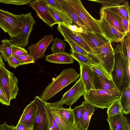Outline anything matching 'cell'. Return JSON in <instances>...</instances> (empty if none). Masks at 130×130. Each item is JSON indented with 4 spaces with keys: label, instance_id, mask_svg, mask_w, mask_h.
<instances>
[{
    "label": "cell",
    "instance_id": "18",
    "mask_svg": "<svg viewBox=\"0 0 130 130\" xmlns=\"http://www.w3.org/2000/svg\"><path fill=\"white\" fill-rule=\"evenodd\" d=\"M91 76L95 90H107L117 88L112 80H109L98 75L92 70Z\"/></svg>",
    "mask_w": 130,
    "mask_h": 130
},
{
    "label": "cell",
    "instance_id": "4",
    "mask_svg": "<svg viewBox=\"0 0 130 130\" xmlns=\"http://www.w3.org/2000/svg\"><path fill=\"white\" fill-rule=\"evenodd\" d=\"M68 7L94 33L103 35L99 20L93 18L88 13L80 0H63Z\"/></svg>",
    "mask_w": 130,
    "mask_h": 130
},
{
    "label": "cell",
    "instance_id": "48",
    "mask_svg": "<svg viewBox=\"0 0 130 130\" xmlns=\"http://www.w3.org/2000/svg\"><path fill=\"white\" fill-rule=\"evenodd\" d=\"M0 130H16L15 126L12 125H8L4 122L0 125Z\"/></svg>",
    "mask_w": 130,
    "mask_h": 130
},
{
    "label": "cell",
    "instance_id": "14",
    "mask_svg": "<svg viewBox=\"0 0 130 130\" xmlns=\"http://www.w3.org/2000/svg\"><path fill=\"white\" fill-rule=\"evenodd\" d=\"M57 29L64 38L72 40L88 53H92V51L80 35L79 33L73 32L66 26L58 24Z\"/></svg>",
    "mask_w": 130,
    "mask_h": 130
},
{
    "label": "cell",
    "instance_id": "2",
    "mask_svg": "<svg viewBox=\"0 0 130 130\" xmlns=\"http://www.w3.org/2000/svg\"><path fill=\"white\" fill-rule=\"evenodd\" d=\"M74 69H65L53 79L42 92L40 98L46 102L67 86L76 81L80 76Z\"/></svg>",
    "mask_w": 130,
    "mask_h": 130
},
{
    "label": "cell",
    "instance_id": "22",
    "mask_svg": "<svg viewBox=\"0 0 130 130\" xmlns=\"http://www.w3.org/2000/svg\"><path fill=\"white\" fill-rule=\"evenodd\" d=\"M79 33L91 49L92 52L91 54L99 55L101 53L95 33L86 31L85 33Z\"/></svg>",
    "mask_w": 130,
    "mask_h": 130
},
{
    "label": "cell",
    "instance_id": "16",
    "mask_svg": "<svg viewBox=\"0 0 130 130\" xmlns=\"http://www.w3.org/2000/svg\"><path fill=\"white\" fill-rule=\"evenodd\" d=\"M106 120L110 130H130L128 120L122 112L112 116L108 117Z\"/></svg>",
    "mask_w": 130,
    "mask_h": 130
},
{
    "label": "cell",
    "instance_id": "42",
    "mask_svg": "<svg viewBox=\"0 0 130 130\" xmlns=\"http://www.w3.org/2000/svg\"><path fill=\"white\" fill-rule=\"evenodd\" d=\"M89 67L98 75L109 80H112L111 76L108 74L101 70L96 66H90Z\"/></svg>",
    "mask_w": 130,
    "mask_h": 130
},
{
    "label": "cell",
    "instance_id": "8",
    "mask_svg": "<svg viewBox=\"0 0 130 130\" xmlns=\"http://www.w3.org/2000/svg\"><path fill=\"white\" fill-rule=\"evenodd\" d=\"M101 53L97 57L102 63L105 64H113L114 62V50L111 42L103 35L95 33Z\"/></svg>",
    "mask_w": 130,
    "mask_h": 130
},
{
    "label": "cell",
    "instance_id": "28",
    "mask_svg": "<svg viewBox=\"0 0 130 130\" xmlns=\"http://www.w3.org/2000/svg\"><path fill=\"white\" fill-rule=\"evenodd\" d=\"M61 115L74 130H77L72 110L71 107L69 108H64L61 106L59 110Z\"/></svg>",
    "mask_w": 130,
    "mask_h": 130
},
{
    "label": "cell",
    "instance_id": "5",
    "mask_svg": "<svg viewBox=\"0 0 130 130\" xmlns=\"http://www.w3.org/2000/svg\"><path fill=\"white\" fill-rule=\"evenodd\" d=\"M24 14L19 15L0 9V27L10 37L17 36L23 24Z\"/></svg>",
    "mask_w": 130,
    "mask_h": 130
},
{
    "label": "cell",
    "instance_id": "34",
    "mask_svg": "<svg viewBox=\"0 0 130 130\" xmlns=\"http://www.w3.org/2000/svg\"><path fill=\"white\" fill-rule=\"evenodd\" d=\"M66 44L63 41L57 38L54 39L52 46L51 48L52 54L64 52Z\"/></svg>",
    "mask_w": 130,
    "mask_h": 130
},
{
    "label": "cell",
    "instance_id": "31",
    "mask_svg": "<svg viewBox=\"0 0 130 130\" xmlns=\"http://www.w3.org/2000/svg\"><path fill=\"white\" fill-rule=\"evenodd\" d=\"M45 106L48 120V130H60L51 112L49 103L45 102Z\"/></svg>",
    "mask_w": 130,
    "mask_h": 130
},
{
    "label": "cell",
    "instance_id": "36",
    "mask_svg": "<svg viewBox=\"0 0 130 130\" xmlns=\"http://www.w3.org/2000/svg\"><path fill=\"white\" fill-rule=\"evenodd\" d=\"M63 40L69 44L71 48V52L74 51L85 56H88V53L87 52L72 40L69 38H64Z\"/></svg>",
    "mask_w": 130,
    "mask_h": 130
},
{
    "label": "cell",
    "instance_id": "3",
    "mask_svg": "<svg viewBox=\"0 0 130 130\" xmlns=\"http://www.w3.org/2000/svg\"><path fill=\"white\" fill-rule=\"evenodd\" d=\"M122 92L117 88L107 90H90L83 95L85 100L95 107L108 108L116 100L120 99Z\"/></svg>",
    "mask_w": 130,
    "mask_h": 130
},
{
    "label": "cell",
    "instance_id": "11",
    "mask_svg": "<svg viewBox=\"0 0 130 130\" xmlns=\"http://www.w3.org/2000/svg\"><path fill=\"white\" fill-rule=\"evenodd\" d=\"M54 39L52 34L45 36L37 43L27 47L29 50L28 55L32 57L35 62L43 58L47 48Z\"/></svg>",
    "mask_w": 130,
    "mask_h": 130
},
{
    "label": "cell",
    "instance_id": "13",
    "mask_svg": "<svg viewBox=\"0 0 130 130\" xmlns=\"http://www.w3.org/2000/svg\"><path fill=\"white\" fill-rule=\"evenodd\" d=\"M100 16L99 23L103 36L111 42L121 41L127 34L119 31L111 25L102 15L100 14Z\"/></svg>",
    "mask_w": 130,
    "mask_h": 130
},
{
    "label": "cell",
    "instance_id": "27",
    "mask_svg": "<svg viewBox=\"0 0 130 130\" xmlns=\"http://www.w3.org/2000/svg\"><path fill=\"white\" fill-rule=\"evenodd\" d=\"M70 55L73 59L78 61L79 63L83 64L89 67L91 66H96L101 70L104 71L88 56L83 55L74 51L71 52Z\"/></svg>",
    "mask_w": 130,
    "mask_h": 130
},
{
    "label": "cell",
    "instance_id": "15",
    "mask_svg": "<svg viewBox=\"0 0 130 130\" xmlns=\"http://www.w3.org/2000/svg\"><path fill=\"white\" fill-rule=\"evenodd\" d=\"M37 109L36 102L34 99L24 109L18 123L33 126L36 116Z\"/></svg>",
    "mask_w": 130,
    "mask_h": 130
},
{
    "label": "cell",
    "instance_id": "25",
    "mask_svg": "<svg viewBox=\"0 0 130 130\" xmlns=\"http://www.w3.org/2000/svg\"><path fill=\"white\" fill-rule=\"evenodd\" d=\"M79 64L80 65V74L82 76L86 91L90 90H95L92 79L91 69L87 66L82 63Z\"/></svg>",
    "mask_w": 130,
    "mask_h": 130
},
{
    "label": "cell",
    "instance_id": "9",
    "mask_svg": "<svg viewBox=\"0 0 130 130\" xmlns=\"http://www.w3.org/2000/svg\"><path fill=\"white\" fill-rule=\"evenodd\" d=\"M80 75L79 79L74 85L63 95L60 101L63 104L71 107L86 92L82 76Z\"/></svg>",
    "mask_w": 130,
    "mask_h": 130
},
{
    "label": "cell",
    "instance_id": "47",
    "mask_svg": "<svg viewBox=\"0 0 130 130\" xmlns=\"http://www.w3.org/2000/svg\"><path fill=\"white\" fill-rule=\"evenodd\" d=\"M33 126L22 124L18 123L15 126L16 130H32Z\"/></svg>",
    "mask_w": 130,
    "mask_h": 130
},
{
    "label": "cell",
    "instance_id": "23",
    "mask_svg": "<svg viewBox=\"0 0 130 130\" xmlns=\"http://www.w3.org/2000/svg\"><path fill=\"white\" fill-rule=\"evenodd\" d=\"M46 61L50 62L59 64H72L73 58L68 53L65 52L52 54L46 55Z\"/></svg>",
    "mask_w": 130,
    "mask_h": 130
},
{
    "label": "cell",
    "instance_id": "45",
    "mask_svg": "<svg viewBox=\"0 0 130 130\" xmlns=\"http://www.w3.org/2000/svg\"><path fill=\"white\" fill-rule=\"evenodd\" d=\"M0 102L2 104L9 106L10 102L9 101L7 97L4 93L0 88Z\"/></svg>",
    "mask_w": 130,
    "mask_h": 130
},
{
    "label": "cell",
    "instance_id": "40",
    "mask_svg": "<svg viewBox=\"0 0 130 130\" xmlns=\"http://www.w3.org/2000/svg\"><path fill=\"white\" fill-rule=\"evenodd\" d=\"M14 56L20 62L21 65L34 63L35 62L32 57L28 55Z\"/></svg>",
    "mask_w": 130,
    "mask_h": 130
},
{
    "label": "cell",
    "instance_id": "41",
    "mask_svg": "<svg viewBox=\"0 0 130 130\" xmlns=\"http://www.w3.org/2000/svg\"><path fill=\"white\" fill-rule=\"evenodd\" d=\"M31 1V0H0V3L7 4L21 5L28 4Z\"/></svg>",
    "mask_w": 130,
    "mask_h": 130
},
{
    "label": "cell",
    "instance_id": "39",
    "mask_svg": "<svg viewBox=\"0 0 130 130\" xmlns=\"http://www.w3.org/2000/svg\"><path fill=\"white\" fill-rule=\"evenodd\" d=\"M27 51L22 47L13 45L12 47V55L18 56L22 55H28Z\"/></svg>",
    "mask_w": 130,
    "mask_h": 130
},
{
    "label": "cell",
    "instance_id": "21",
    "mask_svg": "<svg viewBox=\"0 0 130 130\" xmlns=\"http://www.w3.org/2000/svg\"><path fill=\"white\" fill-rule=\"evenodd\" d=\"M82 105L83 106V110L81 125L83 128L87 130L91 117L95 110V106L85 100L83 102Z\"/></svg>",
    "mask_w": 130,
    "mask_h": 130
},
{
    "label": "cell",
    "instance_id": "46",
    "mask_svg": "<svg viewBox=\"0 0 130 130\" xmlns=\"http://www.w3.org/2000/svg\"><path fill=\"white\" fill-rule=\"evenodd\" d=\"M66 27L72 31L76 32L85 33L86 31H84L81 27H79L75 24H72L69 26Z\"/></svg>",
    "mask_w": 130,
    "mask_h": 130
},
{
    "label": "cell",
    "instance_id": "30",
    "mask_svg": "<svg viewBox=\"0 0 130 130\" xmlns=\"http://www.w3.org/2000/svg\"><path fill=\"white\" fill-rule=\"evenodd\" d=\"M120 14L129 22V7L128 2L122 5L112 6L106 8Z\"/></svg>",
    "mask_w": 130,
    "mask_h": 130
},
{
    "label": "cell",
    "instance_id": "33",
    "mask_svg": "<svg viewBox=\"0 0 130 130\" xmlns=\"http://www.w3.org/2000/svg\"><path fill=\"white\" fill-rule=\"evenodd\" d=\"M76 125L77 130H86L82 127L81 119L83 110V107L81 104L72 109Z\"/></svg>",
    "mask_w": 130,
    "mask_h": 130
},
{
    "label": "cell",
    "instance_id": "10",
    "mask_svg": "<svg viewBox=\"0 0 130 130\" xmlns=\"http://www.w3.org/2000/svg\"><path fill=\"white\" fill-rule=\"evenodd\" d=\"M28 5L36 11L38 17L49 27L58 24L51 13L45 0L31 1Z\"/></svg>",
    "mask_w": 130,
    "mask_h": 130
},
{
    "label": "cell",
    "instance_id": "19",
    "mask_svg": "<svg viewBox=\"0 0 130 130\" xmlns=\"http://www.w3.org/2000/svg\"><path fill=\"white\" fill-rule=\"evenodd\" d=\"M58 1L62 11L72 20L73 23L85 31L93 32L68 7L63 0H58Z\"/></svg>",
    "mask_w": 130,
    "mask_h": 130
},
{
    "label": "cell",
    "instance_id": "6",
    "mask_svg": "<svg viewBox=\"0 0 130 130\" xmlns=\"http://www.w3.org/2000/svg\"><path fill=\"white\" fill-rule=\"evenodd\" d=\"M17 79L5 67L0 68V88L9 101L15 99L19 88Z\"/></svg>",
    "mask_w": 130,
    "mask_h": 130
},
{
    "label": "cell",
    "instance_id": "1",
    "mask_svg": "<svg viewBox=\"0 0 130 130\" xmlns=\"http://www.w3.org/2000/svg\"><path fill=\"white\" fill-rule=\"evenodd\" d=\"M114 52V62L111 75L117 89L122 92L130 85V63L122 52L120 45H118Z\"/></svg>",
    "mask_w": 130,
    "mask_h": 130
},
{
    "label": "cell",
    "instance_id": "24",
    "mask_svg": "<svg viewBox=\"0 0 130 130\" xmlns=\"http://www.w3.org/2000/svg\"><path fill=\"white\" fill-rule=\"evenodd\" d=\"M47 6L50 12L58 24L67 27L72 24L73 22L72 20L64 12L56 9L48 4Z\"/></svg>",
    "mask_w": 130,
    "mask_h": 130
},
{
    "label": "cell",
    "instance_id": "32",
    "mask_svg": "<svg viewBox=\"0 0 130 130\" xmlns=\"http://www.w3.org/2000/svg\"><path fill=\"white\" fill-rule=\"evenodd\" d=\"M130 32L127 33L123 39L121 41V48L122 53L127 57L129 62H130Z\"/></svg>",
    "mask_w": 130,
    "mask_h": 130
},
{
    "label": "cell",
    "instance_id": "35",
    "mask_svg": "<svg viewBox=\"0 0 130 130\" xmlns=\"http://www.w3.org/2000/svg\"><path fill=\"white\" fill-rule=\"evenodd\" d=\"M122 112L120 99L115 101L108 108V117H111Z\"/></svg>",
    "mask_w": 130,
    "mask_h": 130
},
{
    "label": "cell",
    "instance_id": "7",
    "mask_svg": "<svg viewBox=\"0 0 130 130\" xmlns=\"http://www.w3.org/2000/svg\"><path fill=\"white\" fill-rule=\"evenodd\" d=\"M36 21L31 12L24 14L22 27L17 35L11 38L10 41L13 45L24 48L28 45V39Z\"/></svg>",
    "mask_w": 130,
    "mask_h": 130
},
{
    "label": "cell",
    "instance_id": "29",
    "mask_svg": "<svg viewBox=\"0 0 130 130\" xmlns=\"http://www.w3.org/2000/svg\"><path fill=\"white\" fill-rule=\"evenodd\" d=\"M1 41L2 44L0 45V53L5 60L7 61L8 58L12 56L13 45L8 39H3Z\"/></svg>",
    "mask_w": 130,
    "mask_h": 130
},
{
    "label": "cell",
    "instance_id": "26",
    "mask_svg": "<svg viewBox=\"0 0 130 130\" xmlns=\"http://www.w3.org/2000/svg\"><path fill=\"white\" fill-rule=\"evenodd\" d=\"M122 112L124 114H129L130 112V85L123 91L120 99Z\"/></svg>",
    "mask_w": 130,
    "mask_h": 130
},
{
    "label": "cell",
    "instance_id": "38",
    "mask_svg": "<svg viewBox=\"0 0 130 130\" xmlns=\"http://www.w3.org/2000/svg\"><path fill=\"white\" fill-rule=\"evenodd\" d=\"M112 11L116 15L125 32L127 34L128 32H129L130 23L125 18L120 14Z\"/></svg>",
    "mask_w": 130,
    "mask_h": 130
},
{
    "label": "cell",
    "instance_id": "20",
    "mask_svg": "<svg viewBox=\"0 0 130 130\" xmlns=\"http://www.w3.org/2000/svg\"><path fill=\"white\" fill-rule=\"evenodd\" d=\"M100 14L102 15L107 21L118 31L122 33L126 34L116 15L112 10L102 7L100 9Z\"/></svg>",
    "mask_w": 130,
    "mask_h": 130
},
{
    "label": "cell",
    "instance_id": "44",
    "mask_svg": "<svg viewBox=\"0 0 130 130\" xmlns=\"http://www.w3.org/2000/svg\"><path fill=\"white\" fill-rule=\"evenodd\" d=\"M47 3L56 9L62 12H63L61 8L58 0H45Z\"/></svg>",
    "mask_w": 130,
    "mask_h": 130
},
{
    "label": "cell",
    "instance_id": "12",
    "mask_svg": "<svg viewBox=\"0 0 130 130\" xmlns=\"http://www.w3.org/2000/svg\"><path fill=\"white\" fill-rule=\"evenodd\" d=\"M34 98L36 101L37 109L32 130H48L45 102L41 100L38 96Z\"/></svg>",
    "mask_w": 130,
    "mask_h": 130
},
{
    "label": "cell",
    "instance_id": "37",
    "mask_svg": "<svg viewBox=\"0 0 130 130\" xmlns=\"http://www.w3.org/2000/svg\"><path fill=\"white\" fill-rule=\"evenodd\" d=\"M89 1H94L99 3L103 6L102 7L106 8L112 6H116L119 4L126 2L124 0H88Z\"/></svg>",
    "mask_w": 130,
    "mask_h": 130
},
{
    "label": "cell",
    "instance_id": "49",
    "mask_svg": "<svg viewBox=\"0 0 130 130\" xmlns=\"http://www.w3.org/2000/svg\"><path fill=\"white\" fill-rule=\"evenodd\" d=\"M2 67H5V66L3 61V57L0 53V68Z\"/></svg>",
    "mask_w": 130,
    "mask_h": 130
},
{
    "label": "cell",
    "instance_id": "43",
    "mask_svg": "<svg viewBox=\"0 0 130 130\" xmlns=\"http://www.w3.org/2000/svg\"><path fill=\"white\" fill-rule=\"evenodd\" d=\"M7 62L10 67L15 69L21 65L20 62L14 56L12 55L8 58Z\"/></svg>",
    "mask_w": 130,
    "mask_h": 130
},
{
    "label": "cell",
    "instance_id": "17",
    "mask_svg": "<svg viewBox=\"0 0 130 130\" xmlns=\"http://www.w3.org/2000/svg\"><path fill=\"white\" fill-rule=\"evenodd\" d=\"M54 118L60 130H74L60 115L59 110L63 105L60 101L54 103H49Z\"/></svg>",
    "mask_w": 130,
    "mask_h": 130
}]
</instances>
